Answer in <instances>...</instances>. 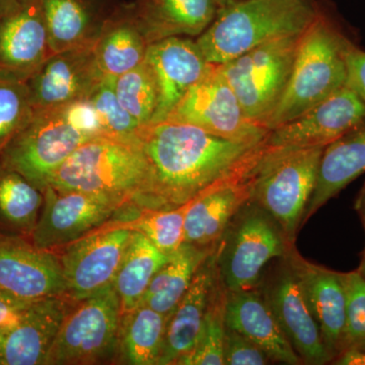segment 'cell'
<instances>
[{
	"mask_svg": "<svg viewBox=\"0 0 365 365\" xmlns=\"http://www.w3.org/2000/svg\"><path fill=\"white\" fill-rule=\"evenodd\" d=\"M215 1L218 9H220V7L228 6V4H232V2L239 1V0H215Z\"/></svg>",
	"mask_w": 365,
	"mask_h": 365,
	"instance_id": "46",
	"label": "cell"
},
{
	"mask_svg": "<svg viewBox=\"0 0 365 365\" xmlns=\"http://www.w3.org/2000/svg\"><path fill=\"white\" fill-rule=\"evenodd\" d=\"M294 246L273 218L250 200L218 242V270L223 287L230 292L258 287L268 264L283 258Z\"/></svg>",
	"mask_w": 365,
	"mask_h": 365,
	"instance_id": "6",
	"label": "cell"
},
{
	"mask_svg": "<svg viewBox=\"0 0 365 365\" xmlns=\"http://www.w3.org/2000/svg\"><path fill=\"white\" fill-rule=\"evenodd\" d=\"M49 186L143 207L148 192V163L138 137L98 136L81 144L50 180ZM48 186V187H49Z\"/></svg>",
	"mask_w": 365,
	"mask_h": 365,
	"instance_id": "4",
	"label": "cell"
},
{
	"mask_svg": "<svg viewBox=\"0 0 365 365\" xmlns=\"http://www.w3.org/2000/svg\"><path fill=\"white\" fill-rule=\"evenodd\" d=\"M225 300L227 289L216 282L201 332L193 349L178 361L179 365H225Z\"/></svg>",
	"mask_w": 365,
	"mask_h": 365,
	"instance_id": "32",
	"label": "cell"
},
{
	"mask_svg": "<svg viewBox=\"0 0 365 365\" xmlns=\"http://www.w3.org/2000/svg\"><path fill=\"white\" fill-rule=\"evenodd\" d=\"M218 278L217 244L197 270L186 294L170 314L158 365L177 364L193 349Z\"/></svg>",
	"mask_w": 365,
	"mask_h": 365,
	"instance_id": "22",
	"label": "cell"
},
{
	"mask_svg": "<svg viewBox=\"0 0 365 365\" xmlns=\"http://www.w3.org/2000/svg\"><path fill=\"white\" fill-rule=\"evenodd\" d=\"M319 11V0H239L217 9L195 38L212 66L237 58L254 48L304 33Z\"/></svg>",
	"mask_w": 365,
	"mask_h": 365,
	"instance_id": "3",
	"label": "cell"
},
{
	"mask_svg": "<svg viewBox=\"0 0 365 365\" xmlns=\"http://www.w3.org/2000/svg\"><path fill=\"white\" fill-rule=\"evenodd\" d=\"M216 246L199 247L184 242L153 276L143 304L170 317L188 290L197 270Z\"/></svg>",
	"mask_w": 365,
	"mask_h": 365,
	"instance_id": "28",
	"label": "cell"
},
{
	"mask_svg": "<svg viewBox=\"0 0 365 365\" xmlns=\"http://www.w3.org/2000/svg\"><path fill=\"white\" fill-rule=\"evenodd\" d=\"M117 0H42L52 54L97 42Z\"/></svg>",
	"mask_w": 365,
	"mask_h": 365,
	"instance_id": "25",
	"label": "cell"
},
{
	"mask_svg": "<svg viewBox=\"0 0 365 365\" xmlns=\"http://www.w3.org/2000/svg\"><path fill=\"white\" fill-rule=\"evenodd\" d=\"M16 1V0H0V13Z\"/></svg>",
	"mask_w": 365,
	"mask_h": 365,
	"instance_id": "45",
	"label": "cell"
},
{
	"mask_svg": "<svg viewBox=\"0 0 365 365\" xmlns=\"http://www.w3.org/2000/svg\"><path fill=\"white\" fill-rule=\"evenodd\" d=\"M357 271H359V272L361 274L362 277H364L365 280V246L364 249L362 250L361 252V257H360L359 267V269H357Z\"/></svg>",
	"mask_w": 365,
	"mask_h": 365,
	"instance_id": "44",
	"label": "cell"
},
{
	"mask_svg": "<svg viewBox=\"0 0 365 365\" xmlns=\"http://www.w3.org/2000/svg\"><path fill=\"white\" fill-rule=\"evenodd\" d=\"M64 113L67 119L79 131L86 135L95 138V137L108 135L97 110L91 104L88 98L76 101L66 106H63ZM111 136V135H110Z\"/></svg>",
	"mask_w": 365,
	"mask_h": 365,
	"instance_id": "39",
	"label": "cell"
},
{
	"mask_svg": "<svg viewBox=\"0 0 365 365\" xmlns=\"http://www.w3.org/2000/svg\"><path fill=\"white\" fill-rule=\"evenodd\" d=\"M34 112L28 78L0 71V155Z\"/></svg>",
	"mask_w": 365,
	"mask_h": 365,
	"instance_id": "34",
	"label": "cell"
},
{
	"mask_svg": "<svg viewBox=\"0 0 365 365\" xmlns=\"http://www.w3.org/2000/svg\"><path fill=\"white\" fill-rule=\"evenodd\" d=\"M90 139L69 122L63 108L37 110L7 144L0 163L44 191L60 165Z\"/></svg>",
	"mask_w": 365,
	"mask_h": 365,
	"instance_id": "8",
	"label": "cell"
},
{
	"mask_svg": "<svg viewBox=\"0 0 365 365\" xmlns=\"http://www.w3.org/2000/svg\"><path fill=\"white\" fill-rule=\"evenodd\" d=\"M33 302L16 299L0 290V332L16 325Z\"/></svg>",
	"mask_w": 365,
	"mask_h": 365,
	"instance_id": "41",
	"label": "cell"
},
{
	"mask_svg": "<svg viewBox=\"0 0 365 365\" xmlns=\"http://www.w3.org/2000/svg\"><path fill=\"white\" fill-rule=\"evenodd\" d=\"M95 44L55 53L34 72L28 86L35 111L88 98L105 76L96 59Z\"/></svg>",
	"mask_w": 365,
	"mask_h": 365,
	"instance_id": "16",
	"label": "cell"
},
{
	"mask_svg": "<svg viewBox=\"0 0 365 365\" xmlns=\"http://www.w3.org/2000/svg\"><path fill=\"white\" fill-rule=\"evenodd\" d=\"M148 45L128 4L119 2L96 42L98 66L105 76L117 78L145 61Z\"/></svg>",
	"mask_w": 365,
	"mask_h": 365,
	"instance_id": "27",
	"label": "cell"
},
{
	"mask_svg": "<svg viewBox=\"0 0 365 365\" xmlns=\"http://www.w3.org/2000/svg\"><path fill=\"white\" fill-rule=\"evenodd\" d=\"M114 88L118 100L139 126L143 128L150 125L157 110L158 91L148 62L115 78Z\"/></svg>",
	"mask_w": 365,
	"mask_h": 365,
	"instance_id": "33",
	"label": "cell"
},
{
	"mask_svg": "<svg viewBox=\"0 0 365 365\" xmlns=\"http://www.w3.org/2000/svg\"><path fill=\"white\" fill-rule=\"evenodd\" d=\"M39 218L31 232L36 248L51 251L67 246L98 230L122 207V204L76 191L47 187Z\"/></svg>",
	"mask_w": 365,
	"mask_h": 365,
	"instance_id": "11",
	"label": "cell"
},
{
	"mask_svg": "<svg viewBox=\"0 0 365 365\" xmlns=\"http://www.w3.org/2000/svg\"><path fill=\"white\" fill-rule=\"evenodd\" d=\"M148 44L170 37L197 38L215 18V0H129Z\"/></svg>",
	"mask_w": 365,
	"mask_h": 365,
	"instance_id": "24",
	"label": "cell"
},
{
	"mask_svg": "<svg viewBox=\"0 0 365 365\" xmlns=\"http://www.w3.org/2000/svg\"><path fill=\"white\" fill-rule=\"evenodd\" d=\"M138 139L148 169L143 209L186 205L253 160L265 141L235 143L170 120L143 127Z\"/></svg>",
	"mask_w": 365,
	"mask_h": 365,
	"instance_id": "1",
	"label": "cell"
},
{
	"mask_svg": "<svg viewBox=\"0 0 365 365\" xmlns=\"http://www.w3.org/2000/svg\"><path fill=\"white\" fill-rule=\"evenodd\" d=\"M264 153L263 145L253 160L189 203L184 242L199 247L218 244L235 215L251 200L257 168Z\"/></svg>",
	"mask_w": 365,
	"mask_h": 365,
	"instance_id": "14",
	"label": "cell"
},
{
	"mask_svg": "<svg viewBox=\"0 0 365 365\" xmlns=\"http://www.w3.org/2000/svg\"><path fill=\"white\" fill-rule=\"evenodd\" d=\"M168 260L169 256L155 248L145 235L137 230L132 232L114 281L122 316L143 304L153 276Z\"/></svg>",
	"mask_w": 365,
	"mask_h": 365,
	"instance_id": "29",
	"label": "cell"
},
{
	"mask_svg": "<svg viewBox=\"0 0 365 365\" xmlns=\"http://www.w3.org/2000/svg\"><path fill=\"white\" fill-rule=\"evenodd\" d=\"M265 148L257 168L251 201L263 208L287 241L294 245L313 195L325 146L280 150L265 144Z\"/></svg>",
	"mask_w": 365,
	"mask_h": 365,
	"instance_id": "5",
	"label": "cell"
},
{
	"mask_svg": "<svg viewBox=\"0 0 365 365\" xmlns=\"http://www.w3.org/2000/svg\"><path fill=\"white\" fill-rule=\"evenodd\" d=\"M66 297L36 300L16 325L0 332V365L47 364L69 312Z\"/></svg>",
	"mask_w": 365,
	"mask_h": 365,
	"instance_id": "21",
	"label": "cell"
},
{
	"mask_svg": "<svg viewBox=\"0 0 365 365\" xmlns=\"http://www.w3.org/2000/svg\"><path fill=\"white\" fill-rule=\"evenodd\" d=\"M132 232L117 223L67 245L60 257L67 297L81 302L114 283Z\"/></svg>",
	"mask_w": 365,
	"mask_h": 365,
	"instance_id": "12",
	"label": "cell"
},
{
	"mask_svg": "<svg viewBox=\"0 0 365 365\" xmlns=\"http://www.w3.org/2000/svg\"><path fill=\"white\" fill-rule=\"evenodd\" d=\"M332 364L336 365H365V349L349 350L339 355Z\"/></svg>",
	"mask_w": 365,
	"mask_h": 365,
	"instance_id": "42",
	"label": "cell"
},
{
	"mask_svg": "<svg viewBox=\"0 0 365 365\" xmlns=\"http://www.w3.org/2000/svg\"><path fill=\"white\" fill-rule=\"evenodd\" d=\"M259 287L302 364H331L332 359L322 340L318 324L284 257L269 275L263 276Z\"/></svg>",
	"mask_w": 365,
	"mask_h": 365,
	"instance_id": "13",
	"label": "cell"
},
{
	"mask_svg": "<svg viewBox=\"0 0 365 365\" xmlns=\"http://www.w3.org/2000/svg\"><path fill=\"white\" fill-rule=\"evenodd\" d=\"M284 258L299 280L333 362L342 350L345 328L346 294L340 272L306 260L295 246Z\"/></svg>",
	"mask_w": 365,
	"mask_h": 365,
	"instance_id": "20",
	"label": "cell"
},
{
	"mask_svg": "<svg viewBox=\"0 0 365 365\" xmlns=\"http://www.w3.org/2000/svg\"><path fill=\"white\" fill-rule=\"evenodd\" d=\"M169 317L146 304L122 316L119 341L127 364L157 365Z\"/></svg>",
	"mask_w": 365,
	"mask_h": 365,
	"instance_id": "30",
	"label": "cell"
},
{
	"mask_svg": "<svg viewBox=\"0 0 365 365\" xmlns=\"http://www.w3.org/2000/svg\"><path fill=\"white\" fill-rule=\"evenodd\" d=\"M365 174V119L324 148L302 225L353 181Z\"/></svg>",
	"mask_w": 365,
	"mask_h": 365,
	"instance_id": "26",
	"label": "cell"
},
{
	"mask_svg": "<svg viewBox=\"0 0 365 365\" xmlns=\"http://www.w3.org/2000/svg\"><path fill=\"white\" fill-rule=\"evenodd\" d=\"M51 55L42 0H16L0 13V71L29 78Z\"/></svg>",
	"mask_w": 365,
	"mask_h": 365,
	"instance_id": "19",
	"label": "cell"
},
{
	"mask_svg": "<svg viewBox=\"0 0 365 365\" xmlns=\"http://www.w3.org/2000/svg\"><path fill=\"white\" fill-rule=\"evenodd\" d=\"M365 119V103L347 86L287 123L269 131L266 146L290 150L327 146Z\"/></svg>",
	"mask_w": 365,
	"mask_h": 365,
	"instance_id": "15",
	"label": "cell"
},
{
	"mask_svg": "<svg viewBox=\"0 0 365 365\" xmlns=\"http://www.w3.org/2000/svg\"><path fill=\"white\" fill-rule=\"evenodd\" d=\"M114 79L115 76H104L91 91L88 100L97 110L108 135L136 138L143 128L118 100Z\"/></svg>",
	"mask_w": 365,
	"mask_h": 365,
	"instance_id": "36",
	"label": "cell"
},
{
	"mask_svg": "<svg viewBox=\"0 0 365 365\" xmlns=\"http://www.w3.org/2000/svg\"><path fill=\"white\" fill-rule=\"evenodd\" d=\"M189 203L175 208L144 209L137 220L122 225L145 235L155 248L170 257L184 244Z\"/></svg>",
	"mask_w": 365,
	"mask_h": 365,
	"instance_id": "35",
	"label": "cell"
},
{
	"mask_svg": "<svg viewBox=\"0 0 365 365\" xmlns=\"http://www.w3.org/2000/svg\"><path fill=\"white\" fill-rule=\"evenodd\" d=\"M365 103V51L351 46L347 53V85Z\"/></svg>",
	"mask_w": 365,
	"mask_h": 365,
	"instance_id": "40",
	"label": "cell"
},
{
	"mask_svg": "<svg viewBox=\"0 0 365 365\" xmlns=\"http://www.w3.org/2000/svg\"><path fill=\"white\" fill-rule=\"evenodd\" d=\"M78 302L62 323L47 364H93L115 351L122 311L114 283Z\"/></svg>",
	"mask_w": 365,
	"mask_h": 365,
	"instance_id": "9",
	"label": "cell"
},
{
	"mask_svg": "<svg viewBox=\"0 0 365 365\" xmlns=\"http://www.w3.org/2000/svg\"><path fill=\"white\" fill-rule=\"evenodd\" d=\"M165 120L193 125L235 143H261L269 133L267 129L247 117L218 66L211 67L187 91Z\"/></svg>",
	"mask_w": 365,
	"mask_h": 365,
	"instance_id": "10",
	"label": "cell"
},
{
	"mask_svg": "<svg viewBox=\"0 0 365 365\" xmlns=\"http://www.w3.org/2000/svg\"><path fill=\"white\" fill-rule=\"evenodd\" d=\"M302 34L270 41L218 66L247 117L264 128L287 88Z\"/></svg>",
	"mask_w": 365,
	"mask_h": 365,
	"instance_id": "7",
	"label": "cell"
},
{
	"mask_svg": "<svg viewBox=\"0 0 365 365\" xmlns=\"http://www.w3.org/2000/svg\"><path fill=\"white\" fill-rule=\"evenodd\" d=\"M270 359L259 346L248 338L227 328L225 340V365H265Z\"/></svg>",
	"mask_w": 365,
	"mask_h": 365,
	"instance_id": "38",
	"label": "cell"
},
{
	"mask_svg": "<svg viewBox=\"0 0 365 365\" xmlns=\"http://www.w3.org/2000/svg\"><path fill=\"white\" fill-rule=\"evenodd\" d=\"M145 61L157 81L158 107L150 124L165 121L187 91L210 71L195 38L170 37L148 45Z\"/></svg>",
	"mask_w": 365,
	"mask_h": 365,
	"instance_id": "18",
	"label": "cell"
},
{
	"mask_svg": "<svg viewBox=\"0 0 365 365\" xmlns=\"http://www.w3.org/2000/svg\"><path fill=\"white\" fill-rule=\"evenodd\" d=\"M225 324L227 328L259 346L271 361L304 364L278 324L260 287L227 290Z\"/></svg>",
	"mask_w": 365,
	"mask_h": 365,
	"instance_id": "23",
	"label": "cell"
},
{
	"mask_svg": "<svg viewBox=\"0 0 365 365\" xmlns=\"http://www.w3.org/2000/svg\"><path fill=\"white\" fill-rule=\"evenodd\" d=\"M354 44L333 7L319 0L318 14L302 34L289 81L266 129L292 121L344 88L347 53Z\"/></svg>",
	"mask_w": 365,
	"mask_h": 365,
	"instance_id": "2",
	"label": "cell"
},
{
	"mask_svg": "<svg viewBox=\"0 0 365 365\" xmlns=\"http://www.w3.org/2000/svg\"><path fill=\"white\" fill-rule=\"evenodd\" d=\"M43 202V191L0 163V222L16 232L31 235Z\"/></svg>",
	"mask_w": 365,
	"mask_h": 365,
	"instance_id": "31",
	"label": "cell"
},
{
	"mask_svg": "<svg viewBox=\"0 0 365 365\" xmlns=\"http://www.w3.org/2000/svg\"><path fill=\"white\" fill-rule=\"evenodd\" d=\"M353 208H354L355 212L359 215L360 222H361L362 227H364L365 232V180L362 186L360 187L359 193H357L356 197H355Z\"/></svg>",
	"mask_w": 365,
	"mask_h": 365,
	"instance_id": "43",
	"label": "cell"
},
{
	"mask_svg": "<svg viewBox=\"0 0 365 365\" xmlns=\"http://www.w3.org/2000/svg\"><path fill=\"white\" fill-rule=\"evenodd\" d=\"M0 290L26 302L67 297L60 258L51 251L0 235Z\"/></svg>",
	"mask_w": 365,
	"mask_h": 365,
	"instance_id": "17",
	"label": "cell"
},
{
	"mask_svg": "<svg viewBox=\"0 0 365 365\" xmlns=\"http://www.w3.org/2000/svg\"><path fill=\"white\" fill-rule=\"evenodd\" d=\"M346 294L342 350L365 349V280L357 270L340 272Z\"/></svg>",
	"mask_w": 365,
	"mask_h": 365,
	"instance_id": "37",
	"label": "cell"
}]
</instances>
